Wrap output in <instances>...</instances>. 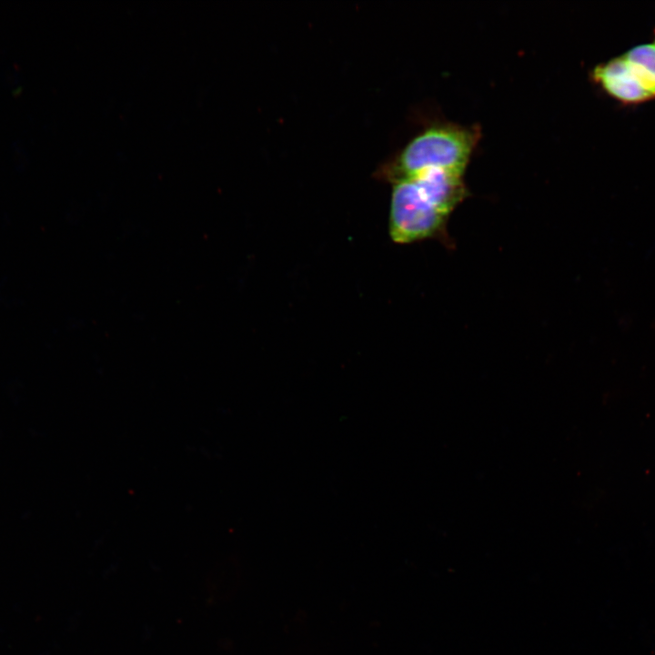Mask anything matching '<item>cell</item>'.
I'll list each match as a JSON object with an SVG mask.
<instances>
[{
	"instance_id": "1",
	"label": "cell",
	"mask_w": 655,
	"mask_h": 655,
	"mask_svg": "<svg viewBox=\"0 0 655 655\" xmlns=\"http://www.w3.org/2000/svg\"><path fill=\"white\" fill-rule=\"evenodd\" d=\"M463 175L429 169L395 182L389 212V233L400 244L442 233L454 208L467 194Z\"/></svg>"
},
{
	"instance_id": "2",
	"label": "cell",
	"mask_w": 655,
	"mask_h": 655,
	"mask_svg": "<svg viewBox=\"0 0 655 655\" xmlns=\"http://www.w3.org/2000/svg\"><path fill=\"white\" fill-rule=\"evenodd\" d=\"M479 137L473 126L435 124L406 146L389 167V176L397 182L429 169L463 175Z\"/></svg>"
},
{
	"instance_id": "3",
	"label": "cell",
	"mask_w": 655,
	"mask_h": 655,
	"mask_svg": "<svg viewBox=\"0 0 655 655\" xmlns=\"http://www.w3.org/2000/svg\"><path fill=\"white\" fill-rule=\"evenodd\" d=\"M590 78L606 95L623 106H637L654 100L633 76L622 55L595 66Z\"/></svg>"
},
{
	"instance_id": "4",
	"label": "cell",
	"mask_w": 655,
	"mask_h": 655,
	"mask_svg": "<svg viewBox=\"0 0 655 655\" xmlns=\"http://www.w3.org/2000/svg\"><path fill=\"white\" fill-rule=\"evenodd\" d=\"M633 76L655 99V30L652 39L621 54Z\"/></svg>"
}]
</instances>
